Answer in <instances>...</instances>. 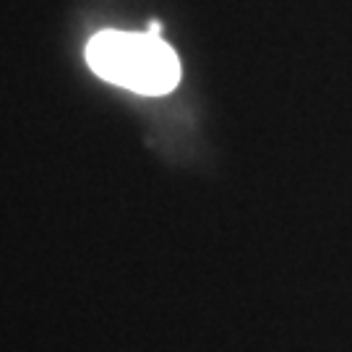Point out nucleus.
Here are the masks:
<instances>
[{
  "instance_id": "f257e3e1",
  "label": "nucleus",
  "mask_w": 352,
  "mask_h": 352,
  "mask_svg": "<svg viewBox=\"0 0 352 352\" xmlns=\"http://www.w3.org/2000/svg\"><path fill=\"white\" fill-rule=\"evenodd\" d=\"M87 63L104 81L146 97L167 94L180 81L175 50L154 32L104 29L89 39Z\"/></svg>"
}]
</instances>
